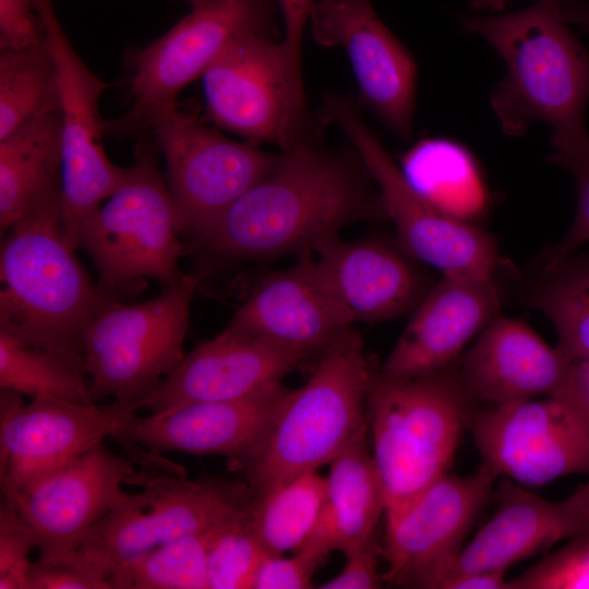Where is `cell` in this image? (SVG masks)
Here are the masks:
<instances>
[{
    "label": "cell",
    "mask_w": 589,
    "mask_h": 589,
    "mask_svg": "<svg viewBox=\"0 0 589 589\" xmlns=\"http://www.w3.org/2000/svg\"><path fill=\"white\" fill-rule=\"evenodd\" d=\"M385 220L381 194L354 149L326 148L310 131L194 241L223 257L273 259L314 253L350 225Z\"/></svg>",
    "instance_id": "cell-1"
},
{
    "label": "cell",
    "mask_w": 589,
    "mask_h": 589,
    "mask_svg": "<svg viewBox=\"0 0 589 589\" xmlns=\"http://www.w3.org/2000/svg\"><path fill=\"white\" fill-rule=\"evenodd\" d=\"M459 21L506 64L490 97L503 132L521 136L531 122L542 121L552 129V155L589 151V51L568 27L558 3L539 1L498 15L462 14Z\"/></svg>",
    "instance_id": "cell-2"
},
{
    "label": "cell",
    "mask_w": 589,
    "mask_h": 589,
    "mask_svg": "<svg viewBox=\"0 0 589 589\" xmlns=\"http://www.w3.org/2000/svg\"><path fill=\"white\" fill-rule=\"evenodd\" d=\"M3 236L0 330L38 349L84 358L87 328L113 300L65 239L61 178Z\"/></svg>",
    "instance_id": "cell-3"
},
{
    "label": "cell",
    "mask_w": 589,
    "mask_h": 589,
    "mask_svg": "<svg viewBox=\"0 0 589 589\" xmlns=\"http://www.w3.org/2000/svg\"><path fill=\"white\" fill-rule=\"evenodd\" d=\"M375 372L360 334L349 328L320 356L308 382L289 390L262 440L237 465L251 493L315 471L366 438Z\"/></svg>",
    "instance_id": "cell-4"
},
{
    "label": "cell",
    "mask_w": 589,
    "mask_h": 589,
    "mask_svg": "<svg viewBox=\"0 0 589 589\" xmlns=\"http://www.w3.org/2000/svg\"><path fill=\"white\" fill-rule=\"evenodd\" d=\"M460 361V360H459ZM459 361L442 370L393 376L376 370L368 395L373 459L383 485L386 526L447 473L478 402Z\"/></svg>",
    "instance_id": "cell-5"
},
{
    "label": "cell",
    "mask_w": 589,
    "mask_h": 589,
    "mask_svg": "<svg viewBox=\"0 0 589 589\" xmlns=\"http://www.w3.org/2000/svg\"><path fill=\"white\" fill-rule=\"evenodd\" d=\"M155 139L143 134L119 187L82 224L79 247L92 259L98 286L112 300L145 279L163 286L183 273V224L158 165Z\"/></svg>",
    "instance_id": "cell-6"
},
{
    "label": "cell",
    "mask_w": 589,
    "mask_h": 589,
    "mask_svg": "<svg viewBox=\"0 0 589 589\" xmlns=\"http://www.w3.org/2000/svg\"><path fill=\"white\" fill-rule=\"evenodd\" d=\"M199 276L182 274L153 299L110 301L85 334L84 364L96 401L139 410L140 402L181 362Z\"/></svg>",
    "instance_id": "cell-7"
},
{
    "label": "cell",
    "mask_w": 589,
    "mask_h": 589,
    "mask_svg": "<svg viewBox=\"0 0 589 589\" xmlns=\"http://www.w3.org/2000/svg\"><path fill=\"white\" fill-rule=\"evenodd\" d=\"M318 121L338 128L359 155L395 226L396 239L410 255L446 276H497L501 257L495 237L474 224L440 213L421 199L353 101L339 94H327L318 110Z\"/></svg>",
    "instance_id": "cell-8"
},
{
    "label": "cell",
    "mask_w": 589,
    "mask_h": 589,
    "mask_svg": "<svg viewBox=\"0 0 589 589\" xmlns=\"http://www.w3.org/2000/svg\"><path fill=\"white\" fill-rule=\"evenodd\" d=\"M129 493L79 546L110 582L121 567L172 540L216 528L247 509L249 485L216 478L187 480L180 466L163 474L136 472ZM112 586V585H111Z\"/></svg>",
    "instance_id": "cell-9"
},
{
    "label": "cell",
    "mask_w": 589,
    "mask_h": 589,
    "mask_svg": "<svg viewBox=\"0 0 589 589\" xmlns=\"http://www.w3.org/2000/svg\"><path fill=\"white\" fill-rule=\"evenodd\" d=\"M166 161V180L183 224L194 240L274 167L278 154L224 136L205 123L195 103L163 105L141 123Z\"/></svg>",
    "instance_id": "cell-10"
},
{
    "label": "cell",
    "mask_w": 589,
    "mask_h": 589,
    "mask_svg": "<svg viewBox=\"0 0 589 589\" xmlns=\"http://www.w3.org/2000/svg\"><path fill=\"white\" fill-rule=\"evenodd\" d=\"M468 428L481 465L496 478L539 486L589 476V380L581 363L563 394L476 408Z\"/></svg>",
    "instance_id": "cell-11"
},
{
    "label": "cell",
    "mask_w": 589,
    "mask_h": 589,
    "mask_svg": "<svg viewBox=\"0 0 589 589\" xmlns=\"http://www.w3.org/2000/svg\"><path fill=\"white\" fill-rule=\"evenodd\" d=\"M168 32L125 56L133 105L121 118L105 121V133L136 134L157 107L177 101L182 89L238 38L278 34L276 0H197Z\"/></svg>",
    "instance_id": "cell-12"
},
{
    "label": "cell",
    "mask_w": 589,
    "mask_h": 589,
    "mask_svg": "<svg viewBox=\"0 0 589 589\" xmlns=\"http://www.w3.org/2000/svg\"><path fill=\"white\" fill-rule=\"evenodd\" d=\"M53 57L62 118L61 208L68 243L79 248V231L101 201L119 187L125 168L108 158L99 99L108 84L80 58L55 12L52 0H33Z\"/></svg>",
    "instance_id": "cell-13"
},
{
    "label": "cell",
    "mask_w": 589,
    "mask_h": 589,
    "mask_svg": "<svg viewBox=\"0 0 589 589\" xmlns=\"http://www.w3.org/2000/svg\"><path fill=\"white\" fill-rule=\"evenodd\" d=\"M135 411L124 405L75 404L52 398L23 401L0 393V486L11 498L115 437Z\"/></svg>",
    "instance_id": "cell-14"
},
{
    "label": "cell",
    "mask_w": 589,
    "mask_h": 589,
    "mask_svg": "<svg viewBox=\"0 0 589 589\" xmlns=\"http://www.w3.org/2000/svg\"><path fill=\"white\" fill-rule=\"evenodd\" d=\"M497 478L484 466L471 474L445 473L386 526L382 579L401 588L440 589L490 498Z\"/></svg>",
    "instance_id": "cell-15"
},
{
    "label": "cell",
    "mask_w": 589,
    "mask_h": 589,
    "mask_svg": "<svg viewBox=\"0 0 589 589\" xmlns=\"http://www.w3.org/2000/svg\"><path fill=\"white\" fill-rule=\"evenodd\" d=\"M313 39L345 50L362 104L401 140L412 134L417 62L370 0H321L310 15Z\"/></svg>",
    "instance_id": "cell-16"
},
{
    "label": "cell",
    "mask_w": 589,
    "mask_h": 589,
    "mask_svg": "<svg viewBox=\"0 0 589 589\" xmlns=\"http://www.w3.org/2000/svg\"><path fill=\"white\" fill-rule=\"evenodd\" d=\"M135 460L103 443L22 493L3 498L31 528L38 557L77 549L97 524L124 497L132 484Z\"/></svg>",
    "instance_id": "cell-17"
},
{
    "label": "cell",
    "mask_w": 589,
    "mask_h": 589,
    "mask_svg": "<svg viewBox=\"0 0 589 589\" xmlns=\"http://www.w3.org/2000/svg\"><path fill=\"white\" fill-rule=\"evenodd\" d=\"M313 254L322 277L352 324L384 322L412 312L437 280L396 237H336Z\"/></svg>",
    "instance_id": "cell-18"
},
{
    "label": "cell",
    "mask_w": 589,
    "mask_h": 589,
    "mask_svg": "<svg viewBox=\"0 0 589 589\" xmlns=\"http://www.w3.org/2000/svg\"><path fill=\"white\" fill-rule=\"evenodd\" d=\"M289 390L279 383L243 398L190 402L146 417L132 413L115 438L154 454L221 455L237 467L262 440Z\"/></svg>",
    "instance_id": "cell-19"
},
{
    "label": "cell",
    "mask_w": 589,
    "mask_h": 589,
    "mask_svg": "<svg viewBox=\"0 0 589 589\" xmlns=\"http://www.w3.org/2000/svg\"><path fill=\"white\" fill-rule=\"evenodd\" d=\"M305 358L227 326L199 344L139 405L151 413L176 406L248 397L271 386Z\"/></svg>",
    "instance_id": "cell-20"
},
{
    "label": "cell",
    "mask_w": 589,
    "mask_h": 589,
    "mask_svg": "<svg viewBox=\"0 0 589 589\" xmlns=\"http://www.w3.org/2000/svg\"><path fill=\"white\" fill-rule=\"evenodd\" d=\"M266 274L227 326L260 336L306 358L320 356L352 327L326 285L313 253Z\"/></svg>",
    "instance_id": "cell-21"
},
{
    "label": "cell",
    "mask_w": 589,
    "mask_h": 589,
    "mask_svg": "<svg viewBox=\"0 0 589 589\" xmlns=\"http://www.w3.org/2000/svg\"><path fill=\"white\" fill-rule=\"evenodd\" d=\"M503 300L497 276L472 279L442 275L411 312L378 371L412 376L457 363L468 341L502 315Z\"/></svg>",
    "instance_id": "cell-22"
},
{
    "label": "cell",
    "mask_w": 589,
    "mask_h": 589,
    "mask_svg": "<svg viewBox=\"0 0 589 589\" xmlns=\"http://www.w3.org/2000/svg\"><path fill=\"white\" fill-rule=\"evenodd\" d=\"M276 34L244 35L204 71L208 119L259 146L278 144L285 110V70Z\"/></svg>",
    "instance_id": "cell-23"
},
{
    "label": "cell",
    "mask_w": 589,
    "mask_h": 589,
    "mask_svg": "<svg viewBox=\"0 0 589 589\" xmlns=\"http://www.w3.org/2000/svg\"><path fill=\"white\" fill-rule=\"evenodd\" d=\"M496 496L494 514L464 546L442 585L470 573L507 572L589 528V481L563 501H549L504 478Z\"/></svg>",
    "instance_id": "cell-24"
},
{
    "label": "cell",
    "mask_w": 589,
    "mask_h": 589,
    "mask_svg": "<svg viewBox=\"0 0 589 589\" xmlns=\"http://www.w3.org/2000/svg\"><path fill=\"white\" fill-rule=\"evenodd\" d=\"M577 364L566 361L525 322L497 316L460 358L459 373L472 397L504 405L557 396L574 383Z\"/></svg>",
    "instance_id": "cell-25"
},
{
    "label": "cell",
    "mask_w": 589,
    "mask_h": 589,
    "mask_svg": "<svg viewBox=\"0 0 589 589\" xmlns=\"http://www.w3.org/2000/svg\"><path fill=\"white\" fill-rule=\"evenodd\" d=\"M325 500L314 529L303 545L323 556L345 555L374 536L385 510L381 478L366 438L330 462Z\"/></svg>",
    "instance_id": "cell-26"
},
{
    "label": "cell",
    "mask_w": 589,
    "mask_h": 589,
    "mask_svg": "<svg viewBox=\"0 0 589 589\" xmlns=\"http://www.w3.org/2000/svg\"><path fill=\"white\" fill-rule=\"evenodd\" d=\"M61 165L62 118L57 94L32 120L0 140L1 236L61 178Z\"/></svg>",
    "instance_id": "cell-27"
},
{
    "label": "cell",
    "mask_w": 589,
    "mask_h": 589,
    "mask_svg": "<svg viewBox=\"0 0 589 589\" xmlns=\"http://www.w3.org/2000/svg\"><path fill=\"white\" fill-rule=\"evenodd\" d=\"M400 170L416 193L440 213L473 224L490 206L491 196L478 160L455 140L428 136L409 147Z\"/></svg>",
    "instance_id": "cell-28"
},
{
    "label": "cell",
    "mask_w": 589,
    "mask_h": 589,
    "mask_svg": "<svg viewBox=\"0 0 589 589\" xmlns=\"http://www.w3.org/2000/svg\"><path fill=\"white\" fill-rule=\"evenodd\" d=\"M520 301L553 324L555 348L566 361L589 360V252L538 264L522 286Z\"/></svg>",
    "instance_id": "cell-29"
},
{
    "label": "cell",
    "mask_w": 589,
    "mask_h": 589,
    "mask_svg": "<svg viewBox=\"0 0 589 589\" xmlns=\"http://www.w3.org/2000/svg\"><path fill=\"white\" fill-rule=\"evenodd\" d=\"M326 479L316 470L252 494L253 528L269 555L298 551L314 529L325 500Z\"/></svg>",
    "instance_id": "cell-30"
},
{
    "label": "cell",
    "mask_w": 589,
    "mask_h": 589,
    "mask_svg": "<svg viewBox=\"0 0 589 589\" xmlns=\"http://www.w3.org/2000/svg\"><path fill=\"white\" fill-rule=\"evenodd\" d=\"M0 389L31 399L95 404L84 358L38 349L0 330Z\"/></svg>",
    "instance_id": "cell-31"
},
{
    "label": "cell",
    "mask_w": 589,
    "mask_h": 589,
    "mask_svg": "<svg viewBox=\"0 0 589 589\" xmlns=\"http://www.w3.org/2000/svg\"><path fill=\"white\" fill-rule=\"evenodd\" d=\"M58 94L50 48L0 49V140L32 120Z\"/></svg>",
    "instance_id": "cell-32"
},
{
    "label": "cell",
    "mask_w": 589,
    "mask_h": 589,
    "mask_svg": "<svg viewBox=\"0 0 589 589\" xmlns=\"http://www.w3.org/2000/svg\"><path fill=\"white\" fill-rule=\"evenodd\" d=\"M220 526L153 549L118 569L112 589H208V553Z\"/></svg>",
    "instance_id": "cell-33"
},
{
    "label": "cell",
    "mask_w": 589,
    "mask_h": 589,
    "mask_svg": "<svg viewBox=\"0 0 589 589\" xmlns=\"http://www.w3.org/2000/svg\"><path fill=\"white\" fill-rule=\"evenodd\" d=\"M268 553L252 525L250 506L223 524L208 553V589H253L257 569Z\"/></svg>",
    "instance_id": "cell-34"
},
{
    "label": "cell",
    "mask_w": 589,
    "mask_h": 589,
    "mask_svg": "<svg viewBox=\"0 0 589 589\" xmlns=\"http://www.w3.org/2000/svg\"><path fill=\"white\" fill-rule=\"evenodd\" d=\"M284 22L279 40L285 70V110L279 143L289 145L309 129L305 92L302 77V38L310 21L313 0H276Z\"/></svg>",
    "instance_id": "cell-35"
},
{
    "label": "cell",
    "mask_w": 589,
    "mask_h": 589,
    "mask_svg": "<svg viewBox=\"0 0 589 589\" xmlns=\"http://www.w3.org/2000/svg\"><path fill=\"white\" fill-rule=\"evenodd\" d=\"M507 589H589V528L508 579Z\"/></svg>",
    "instance_id": "cell-36"
},
{
    "label": "cell",
    "mask_w": 589,
    "mask_h": 589,
    "mask_svg": "<svg viewBox=\"0 0 589 589\" xmlns=\"http://www.w3.org/2000/svg\"><path fill=\"white\" fill-rule=\"evenodd\" d=\"M29 589H112L108 576L81 549L32 562Z\"/></svg>",
    "instance_id": "cell-37"
},
{
    "label": "cell",
    "mask_w": 589,
    "mask_h": 589,
    "mask_svg": "<svg viewBox=\"0 0 589 589\" xmlns=\"http://www.w3.org/2000/svg\"><path fill=\"white\" fill-rule=\"evenodd\" d=\"M36 548L34 534L13 505L0 506V589H29V554Z\"/></svg>",
    "instance_id": "cell-38"
},
{
    "label": "cell",
    "mask_w": 589,
    "mask_h": 589,
    "mask_svg": "<svg viewBox=\"0 0 589 589\" xmlns=\"http://www.w3.org/2000/svg\"><path fill=\"white\" fill-rule=\"evenodd\" d=\"M548 161L567 170L576 184V209L569 229L557 242L541 253L540 263L574 253L589 242V151L566 155H549Z\"/></svg>",
    "instance_id": "cell-39"
},
{
    "label": "cell",
    "mask_w": 589,
    "mask_h": 589,
    "mask_svg": "<svg viewBox=\"0 0 589 589\" xmlns=\"http://www.w3.org/2000/svg\"><path fill=\"white\" fill-rule=\"evenodd\" d=\"M324 558L321 553L305 545L291 557L267 554L257 569L253 589L311 588L312 576Z\"/></svg>",
    "instance_id": "cell-40"
},
{
    "label": "cell",
    "mask_w": 589,
    "mask_h": 589,
    "mask_svg": "<svg viewBox=\"0 0 589 589\" xmlns=\"http://www.w3.org/2000/svg\"><path fill=\"white\" fill-rule=\"evenodd\" d=\"M46 39L33 0H0V49H23Z\"/></svg>",
    "instance_id": "cell-41"
},
{
    "label": "cell",
    "mask_w": 589,
    "mask_h": 589,
    "mask_svg": "<svg viewBox=\"0 0 589 589\" xmlns=\"http://www.w3.org/2000/svg\"><path fill=\"white\" fill-rule=\"evenodd\" d=\"M381 553L375 537L346 554L344 569L320 586L321 589H374L381 587L377 555Z\"/></svg>",
    "instance_id": "cell-42"
},
{
    "label": "cell",
    "mask_w": 589,
    "mask_h": 589,
    "mask_svg": "<svg viewBox=\"0 0 589 589\" xmlns=\"http://www.w3.org/2000/svg\"><path fill=\"white\" fill-rule=\"evenodd\" d=\"M505 570L477 572L446 580L441 589H507Z\"/></svg>",
    "instance_id": "cell-43"
},
{
    "label": "cell",
    "mask_w": 589,
    "mask_h": 589,
    "mask_svg": "<svg viewBox=\"0 0 589 589\" xmlns=\"http://www.w3.org/2000/svg\"><path fill=\"white\" fill-rule=\"evenodd\" d=\"M558 7L567 23L577 24L589 34V2L584 0H560Z\"/></svg>",
    "instance_id": "cell-44"
},
{
    "label": "cell",
    "mask_w": 589,
    "mask_h": 589,
    "mask_svg": "<svg viewBox=\"0 0 589 589\" xmlns=\"http://www.w3.org/2000/svg\"><path fill=\"white\" fill-rule=\"evenodd\" d=\"M508 0H468V5L472 10H491L502 11L504 10ZM545 3H558L560 0H539Z\"/></svg>",
    "instance_id": "cell-45"
},
{
    "label": "cell",
    "mask_w": 589,
    "mask_h": 589,
    "mask_svg": "<svg viewBox=\"0 0 589 589\" xmlns=\"http://www.w3.org/2000/svg\"><path fill=\"white\" fill-rule=\"evenodd\" d=\"M184 1L189 2L190 4H193L197 0H184Z\"/></svg>",
    "instance_id": "cell-46"
}]
</instances>
